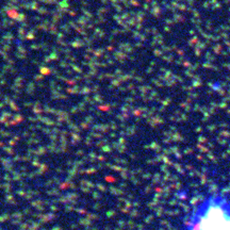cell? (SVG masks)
Masks as SVG:
<instances>
[{"label":"cell","instance_id":"obj_1","mask_svg":"<svg viewBox=\"0 0 230 230\" xmlns=\"http://www.w3.org/2000/svg\"><path fill=\"white\" fill-rule=\"evenodd\" d=\"M179 230H230V193L213 191L197 200Z\"/></svg>","mask_w":230,"mask_h":230}]
</instances>
